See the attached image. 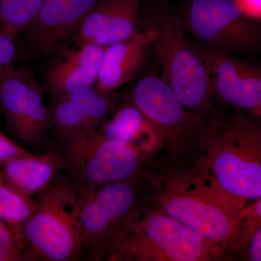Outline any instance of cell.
Masks as SVG:
<instances>
[{
	"instance_id": "cell-1",
	"label": "cell",
	"mask_w": 261,
	"mask_h": 261,
	"mask_svg": "<svg viewBox=\"0 0 261 261\" xmlns=\"http://www.w3.org/2000/svg\"><path fill=\"white\" fill-rule=\"evenodd\" d=\"M148 185L145 205L231 251L247 202L225 190L203 163L161 168Z\"/></svg>"
},
{
	"instance_id": "cell-2",
	"label": "cell",
	"mask_w": 261,
	"mask_h": 261,
	"mask_svg": "<svg viewBox=\"0 0 261 261\" xmlns=\"http://www.w3.org/2000/svg\"><path fill=\"white\" fill-rule=\"evenodd\" d=\"M36 200L31 217L13 229L24 260H82L83 202L76 187L58 176Z\"/></svg>"
},
{
	"instance_id": "cell-3",
	"label": "cell",
	"mask_w": 261,
	"mask_h": 261,
	"mask_svg": "<svg viewBox=\"0 0 261 261\" xmlns=\"http://www.w3.org/2000/svg\"><path fill=\"white\" fill-rule=\"evenodd\" d=\"M130 99L157 132L167 159L163 168L190 166L202 161L223 118H209L188 109L158 75L138 81Z\"/></svg>"
},
{
	"instance_id": "cell-4",
	"label": "cell",
	"mask_w": 261,
	"mask_h": 261,
	"mask_svg": "<svg viewBox=\"0 0 261 261\" xmlns=\"http://www.w3.org/2000/svg\"><path fill=\"white\" fill-rule=\"evenodd\" d=\"M159 36L152 47L161 68V78L182 104L194 112L212 118L222 113L217 106L210 72L185 37L179 19L161 8L146 19Z\"/></svg>"
},
{
	"instance_id": "cell-5",
	"label": "cell",
	"mask_w": 261,
	"mask_h": 261,
	"mask_svg": "<svg viewBox=\"0 0 261 261\" xmlns=\"http://www.w3.org/2000/svg\"><path fill=\"white\" fill-rule=\"evenodd\" d=\"M148 179L132 178L82 194V260H108L140 219Z\"/></svg>"
},
{
	"instance_id": "cell-6",
	"label": "cell",
	"mask_w": 261,
	"mask_h": 261,
	"mask_svg": "<svg viewBox=\"0 0 261 261\" xmlns=\"http://www.w3.org/2000/svg\"><path fill=\"white\" fill-rule=\"evenodd\" d=\"M201 162L225 190L245 202L261 196V126L242 112L220 120Z\"/></svg>"
},
{
	"instance_id": "cell-7",
	"label": "cell",
	"mask_w": 261,
	"mask_h": 261,
	"mask_svg": "<svg viewBox=\"0 0 261 261\" xmlns=\"http://www.w3.org/2000/svg\"><path fill=\"white\" fill-rule=\"evenodd\" d=\"M67 177L81 195L96 187L132 178L149 179L157 166L150 156L126 144L108 140L97 129L61 136Z\"/></svg>"
},
{
	"instance_id": "cell-8",
	"label": "cell",
	"mask_w": 261,
	"mask_h": 261,
	"mask_svg": "<svg viewBox=\"0 0 261 261\" xmlns=\"http://www.w3.org/2000/svg\"><path fill=\"white\" fill-rule=\"evenodd\" d=\"M222 247L164 213L145 205L111 261H211L225 258Z\"/></svg>"
},
{
	"instance_id": "cell-9",
	"label": "cell",
	"mask_w": 261,
	"mask_h": 261,
	"mask_svg": "<svg viewBox=\"0 0 261 261\" xmlns=\"http://www.w3.org/2000/svg\"><path fill=\"white\" fill-rule=\"evenodd\" d=\"M179 22L211 50L252 53L261 48L260 25L244 14L234 0H190Z\"/></svg>"
},
{
	"instance_id": "cell-10",
	"label": "cell",
	"mask_w": 261,
	"mask_h": 261,
	"mask_svg": "<svg viewBox=\"0 0 261 261\" xmlns=\"http://www.w3.org/2000/svg\"><path fill=\"white\" fill-rule=\"evenodd\" d=\"M0 108L10 129L25 145H37L51 128L42 89L27 70L13 65L2 75Z\"/></svg>"
},
{
	"instance_id": "cell-11",
	"label": "cell",
	"mask_w": 261,
	"mask_h": 261,
	"mask_svg": "<svg viewBox=\"0 0 261 261\" xmlns=\"http://www.w3.org/2000/svg\"><path fill=\"white\" fill-rule=\"evenodd\" d=\"M190 44L210 72L220 102L253 113L261 107V67L238 61L231 54Z\"/></svg>"
},
{
	"instance_id": "cell-12",
	"label": "cell",
	"mask_w": 261,
	"mask_h": 261,
	"mask_svg": "<svg viewBox=\"0 0 261 261\" xmlns=\"http://www.w3.org/2000/svg\"><path fill=\"white\" fill-rule=\"evenodd\" d=\"M98 0H47L20 32L31 50L49 56L73 39Z\"/></svg>"
},
{
	"instance_id": "cell-13",
	"label": "cell",
	"mask_w": 261,
	"mask_h": 261,
	"mask_svg": "<svg viewBox=\"0 0 261 261\" xmlns=\"http://www.w3.org/2000/svg\"><path fill=\"white\" fill-rule=\"evenodd\" d=\"M142 0H98L73 37L74 44L108 47L141 32Z\"/></svg>"
},
{
	"instance_id": "cell-14",
	"label": "cell",
	"mask_w": 261,
	"mask_h": 261,
	"mask_svg": "<svg viewBox=\"0 0 261 261\" xmlns=\"http://www.w3.org/2000/svg\"><path fill=\"white\" fill-rule=\"evenodd\" d=\"M113 107L111 94L94 87L77 89L54 97L49 109L51 128L61 136L87 129H98L108 119Z\"/></svg>"
},
{
	"instance_id": "cell-15",
	"label": "cell",
	"mask_w": 261,
	"mask_h": 261,
	"mask_svg": "<svg viewBox=\"0 0 261 261\" xmlns=\"http://www.w3.org/2000/svg\"><path fill=\"white\" fill-rule=\"evenodd\" d=\"M159 36L155 29L146 25L143 32L106 47L94 87L96 90L111 94L132 80L142 68L147 53Z\"/></svg>"
},
{
	"instance_id": "cell-16",
	"label": "cell",
	"mask_w": 261,
	"mask_h": 261,
	"mask_svg": "<svg viewBox=\"0 0 261 261\" xmlns=\"http://www.w3.org/2000/svg\"><path fill=\"white\" fill-rule=\"evenodd\" d=\"M106 47L97 44H74L47 70L46 79L53 97L77 89L94 87Z\"/></svg>"
},
{
	"instance_id": "cell-17",
	"label": "cell",
	"mask_w": 261,
	"mask_h": 261,
	"mask_svg": "<svg viewBox=\"0 0 261 261\" xmlns=\"http://www.w3.org/2000/svg\"><path fill=\"white\" fill-rule=\"evenodd\" d=\"M65 168V156L55 152L40 155L32 154L0 162V171L7 183L16 191L31 197L50 186Z\"/></svg>"
},
{
	"instance_id": "cell-18",
	"label": "cell",
	"mask_w": 261,
	"mask_h": 261,
	"mask_svg": "<svg viewBox=\"0 0 261 261\" xmlns=\"http://www.w3.org/2000/svg\"><path fill=\"white\" fill-rule=\"evenodd\" d=\"M97 130L108 140L126 144L150 157L161 147L153 126L130 99Z\"/></svg>"
},
{
	"instance_id": "cell-19",
	"label": "cell",
	"mask_w": 261,
	"mask_h": 261,
	"mask_svg": "<svg viewBox=\"0 0 261 261\" xmlns=\"http://www.w3.org/2000/svg\"><path fill=\"white\" fill-rule=\"evenodd\" d=\"M47 0H0V33L15 41Z\"/></svg>"
},
{
	"instance_id": "cell-20",
	"label": "cell",
	"mask_w": 261,
	"mask_h": 261,
	"mask_svg": "<svg viewBox=\"0 0 261 261\" xmlns=\"http://www.w3.org/2000/svg\"><path fill=\"white\" fill-rule=\"evenodd\" d=\"M37 205L36 198L10 187L0 171V221L12 229L20 227L31 217Z\"/></svg>"
},
{
	"instance_id": "cell-21",
	"label": "cell",
	"mask_w": 261,
	"mask_h": 261,
	"mask_svg": "<svg viewBox=\"0 0 261 261\" xmlns=\"http://www.w3.org/2000/svg\"><path fill=\"white\" fill-rule=\"evenodd\" d=\"M261 225V196L250 205L245 206L239 219L238 232L231 251L242 252L252 233Z\"/></svg>"
},
{
	"instance_id": "cell-22",
	"label": "cell",
	"mask_w": 261,
	"mask_h": 261,
	"mask_svg": "<svg viewBox=\"0 0 261 261\" xmlns=\"http://www.w3.org/2000/svg\"><path fill=\"white\" fill-rule=\"evenodd\" d=\"M0 261H25L14 231L1 221Z\"/></svg>"
},
{
	"instance_id": "cell-23",
	"label": "cell",
	"mask_w": 261,
	"mask_h": 261,
	"mask_svg": "<svg viewBox=\"0 0 261 261\" xmlns=\"http://www.w3.org/2000/svg\"><path fill=\"white\" fill-rule=\"evenodd\" d=\"M15 57V40L0 33V78L8 68L14 65Z\"/></svg>"
},
{
	"instance_id": "cell-24",
	"label": "cell",
	"mask_w": 261,
	"mask_h": 261,
	"mask_svg": "<svg viewBox=\"0 0 261 261\" xmlns=\"http://www.w3.org/2000/svg\"><path fill=\"white\" fill-rule=\"evenodd\" d=\"M0 130V162L32 154Z\"/></svg>"
},
{
	"instance_id": "cell-25",
	"label": "cell",
	"mask_w": 261,
	"mask_h": 261,
	"mask_svg": "<svg viewBox=\"0 0 261 261\" xmlns=\"http://www.w3.org/2000/svg\"><path fill=\"white\" fill-rule=\"evenodd\" d=\"M242 252L245 260L261 261V225L252 233Z\"/></svg>"
},
{
	"instance_id": "cell-26",
	"label": "cell",
	"mask_w": 261,
	"mask_h": 261,
	"mask_svg": "<svg viewBox=\"0 0 261 261\" xmlns=\"http://www.w3.org/2000/svg\"><path fill=\"white\" fill-rule=\"evenodd\" d=\"M242 12L252 20H261V0H234Z\"/></svg>"
},
{
	"instance_id": "cell-27",
	"label": "cell",
	"mask_w": 261,
	"mask_h": 261,
	"mask_svg": "<svg viewBox=\"0 0 261 261\" xmlns=\"http://www.w3.org/2000/svg\"><path fill=\"white\" fill-rule=\"evenodd\" d=\"M255 113V114L256 115L257 117H259V118H260L261 126V107L259 108V109H257L256 111H255V113Z\"/></svg>"
}]
</instances>
